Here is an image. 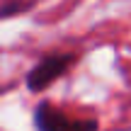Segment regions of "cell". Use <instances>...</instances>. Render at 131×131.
<instances>
[{
  "instance_id": "1",
  "label": "cell",
  "mask_w": 131,
  "mask_h": 131,
  "mask_svg": "<svg viewBox=\"0 0 131 131\" xmlns=\"http://www.w3.org/2000/svg\"><path fill=\"white\" fill-rule=\"evenodd\" d=\"M80 61L78 51H51L44 53L24 75V85L29 92H44L46 88H51L56 80H61L75 63Z\"/></svg>"
},
{
  "instance_id": "2",
  "label": "cell",
  "mask_w": 131,
  "mask_h": 131,
  "mask_svg": "<svg viewBox=\"0 0 131 131\" xmlns=\"http://www.w3.org/2000/svg\"><path fill=\"white\" fill-rule=\"evenodd\" d=\"M32 122L37 131H100V122L95 117H75L61 109L58 104L41 100L34 107Z\"/></svg>"
},
{
  "instance_id": "3",
  "label": "cell",
  "mask_w": 131,
  "mask_h": 131,
  "mask_svg": "<svg viewBox=\"0 0 131 131\" xmlns=\"http://www.w3.org/2000/svg\"><path fill=\"white\" fill-rule=\"evenodd\" d=\"M41 0H0V19H12L37 10Z\"/></svg>"
}]
</instances>
